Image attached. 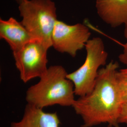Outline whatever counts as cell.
<instances>
[{
  "mask_svg": "<svg viewBox=\"0 0 127 127\" xmlns=\"http://www.w3.org/2000/svg\"><path fill=\"white\" fill-rule=\"evenodd\" d=\"M119 67L118 62L112 60L99 69L92 91L75 100L72 107L83 120L81 127L102 123L120 127L119 119L123 103L116 78Z\"/></svg>",
  "mask_w": 127,
  "mask_h": 127,
  "instance_id": "6da1fadb",
  "label": "cell"
},
{
  "mask_svg": "<svg viewBox=\"0 0 127 127\" xmlns=\"http://www.w3.org/2000/svg\"><path fill=\"white\" fill-rule=\"evenodd\" d=\"M67 74L61 65L48 67L39 82L28 89L27 104L42 109L54 105L72 106L75 95L73 82L67 78Z\"/></svg>",
  "mask_w": 127,
  "mask_h": 127,
  "instance_id": "7a4b0ae2",
  "label": "cell"
},
{
  "mask_svg": "<svg viewBox=\"0 0 127 127\" xmlns=\"http://www.w3.org/2000/svg\"><path fill=\"white\" fill-rule=\"evenodd\" d=\"M20 22L37 41L47 48L52 47V36L57 19V9L51 0H25L19 4Z\"/></svg>",
  "mask_w": 127,
  "mask_h": 127,
  "instance_id": "3957f363",
  "label": "cell"
},
{
  "mask_svg": "<svg viewBox=\"0 0 127 127\" xmlns=\"http://www.w3.org/2000/svg\"><path fill=\"white\" fill-rule=\"evenodd\" d=\"M85 48L87 55L84 63L76 71L67 75L68 79L73 82L75 95L79 97L88 95L92 91L99 68L106 65L108 56L104 43L99 37L90 39Z\"/></svg>",
  "mask_w": 127,
  "mask_h": 127,
  "instance_id": "277c9868",
  "label": "cell"
},
{
  "mask_svg": "<svg viewBox=\"0 0 127 127\" xmlns=\"http://www.w3.org/2000/svg\"><path fill=\"white\" fill-rule=\"evenodd\" d=\"M48 49L39 41L28 43L18 51L12 52L15 65L20 78L27 83L35 78L41 77L48 70Z\"/></svg>",
  "mask_w": 127,
  "mask_h": 127,
  "instance_id": "5b68a950",
  "label": "cell"
},
{
  "mask_svg": "<svg viewBox=\"0 0 127 127\" xmlns=\"http://www.w3.org/2000/svg\"><path fill=\"white\" fill-rule=\"evenodd\" d=\"M91 35L89 28L84 24L69 25L58 20L52 36V47L59 52L74 58L85 47Z\"/></svg>",
  "mask_w": 127,
  "mask_h": 127,
  "instance_id": "8992f818",
  "label": "cell"
},
{
  "mask_svg": "<svg viewBox=\"0 0 127 127\" xmlns=\"http://www.w3.org/2000/svg\"><path fill=\"white\" fill-rule=\"evenodd\" d=\"M0 38L9 44L12 52L21 50L28 43L36 40L20 22L10 17L0 19Z\"/></svg>",
  "mask_w": 127,
  "mask_h": 127,
  "instance_id": "52a82bcc",
  "label": "cell"
},
{
  "mask_svg": "<svg viewBox=\"0 0 127 127\" xmlns=\"http://www.w3.org/2000/svg\"><path fill=\"white\" fill-rule=\"evenodd\" d=\"M95 8L100 18L111 27L127 24V0H96Z\"/></svg>",
  "mask_w": 127,
  "mask_h": 127,
  "instance_id": "ba28073f",
  "label": "cell"
},
{
  "mask_svg": "<svg viewBox=\"0 0 127 127\" xmlns=\"http://www.w3.org/2000/svg\"><path fill=\"white\" fill-rule=\"evenodd\" d=\"M60 124L57 113H46L42 109L27 104L21 120L12 122L10 127H59Z\"/></svg>",
  "mask_w": 127,
  "mask_h": 127,
  "instance_id": "9c48e42d",
  "label": "cell"
},
{
  "mask_svg": "<svg viewBox=\"0 0 127 127\" xmlns=\"http://www.w3.org/2000/svg\"><path fill=\"white\" fill-rule=\"evenodd\" d=\"M116 78L122 94L127 93V67L118 71Z\"/></svg>",
  "mask_w": 127,
  "mask_h": 127,
  "instance_id": "30bf717a",
  "label": "cell"
},
{
  "mask_svg": "<svg viewBox=\"0 0 127 127\" xmlns=\"http://www.w3.org/2000/svg\"><path fill=\"white\" fill-rule=\"evenodd\" d=\"M124 35L126 41L123 45V51L122 53L119 56V59L120 61L126 65L127 67V24L124 26Z\"/></svg>",
  "mask_w": 127,
  "mask_h": 127,
  "instance_id": "8fae6325",
  "label": "cell"
},
{
  "mask_svg": "<svg viewBox=\"0 0 127 127\" xmlns=\"http://www.w3.org/2000/svg\"><path fill=\"white\" fill-rule=\"evenodd\" d=\"M119 123L127 124V104H123L119 119Z\"/></svg>",
  "mask_w": 127,
  "mask_h": 127,
  "instance_id": "7c38bea8",
  "label": "cell"
},
{
  "mask_svg": "<svg viewBox=\"0 0 127 127\" xmlns=\"http://www.w3.org/2000/svg\"><path fill=\"white\" fill-rule=\"evenodd\" d=\"M122 95V99L123 104H127V93H123Z\"/></svg>",
  "mask_w": 127,
  "mask_h": 127,
  "instance_id": "4fadbf2b",
  "label": "cell"
},
{
  "mask_svg": "<svg viewBox=\"0 0 127 127\" xmlns=\"http://www.w3.org/2000/svg\"><path fill=\"white\" fill-rule=\"evenodd\" d=\"M13 0L15 1L16 2H17L18 4H20L22 2H23V1H24L25 0Z\"/></svg>",
  "mask_w": 127,
  "mask_h": 127,
  "instance_id": "5bb4252c",
  "label": "cell"
}]
</instances>
